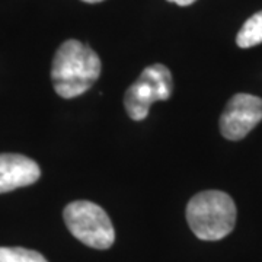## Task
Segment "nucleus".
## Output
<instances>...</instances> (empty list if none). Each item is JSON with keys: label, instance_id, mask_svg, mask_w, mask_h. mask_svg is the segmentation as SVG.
Wrapping results in <instances>:
<instances>
[{"label": "nucleus", "instance_id": "obj_7", "mask_svg": "<svg viewBox=\"0 0 262 262\" xmlns=\"http://www.w3.org/2000/svg\"><path fill=\"white\" fill-rule=\"evenodd\" d=\"M236 42L241 48H251L262 42V10L252 15L237 32Z\"/></svg>", "mask_w": 262, "mask_h": 262}, {"label": "nucleus", "instance_id": "obj_4", "mask_svg": "<svg viewBox=\"0 0 262 262\" xmlns=\"http://www.w3.org/2000/svg\"><path fill=\"white\" fill-rule=\"evenodd\" d=\"M173 92V80L163 64L146 67L139 79L125 92L124 105L131 120L141 121L147 117L150 106L158 101H168Z\"/></svg>", "mask_w": 262, "mask_h": 262}, {"label": "nucleus", "instance_id": "obj_1", "mask_svg": "<svg viewBox=\"0 0 262 262\" xmlns=\"http://www.w3.org/2000/svg\"><path fill=\"white\" fill-rule=\"evenodd\" d=\"M101 60L86 44L67 39L57 50L51 80L58 96L72 99L89 91L101 75Z\"/></svg>", "mask_w": 262, "mask_h": 262}, {"label": "nucleus", "instance_id": "obj_8", "mask_svg": "<svg viewBox=\"0 0 262 262\" xmlns=\"http://www.w3.org/2000/svg\"><path fill=\"white\" fill-rule=\"evenodd\" d=\"M0 262H48L37 251L0 246Z\"/></svg>", "mask_w": 262, "mask_h": 262}, {"label": "nucleus", "instance_id": "obj_3", "mask_svg": "<svg viewBox=\"0 0 262 262\" xmlns=\"http://www.w3.org/2000/svg\"><path fill=\"white\" fill-rule=\"evenodd\" d=\"M63 219L77 241L95 249H110L115 241V230L102 207L91 201H73L66 206Z\"/></svg>", "mask_w": 262, "mask_h": 262}, {"label": "nucleus", "instance_id": "obj_6", "mask_svg": "<svg viewBox=\"0 0 262 262\" xmlns=\"http://www.w3.org/2000/svg\"><path fill=\"white\" fill-rule=\"evenodd\" d=\"M39 177L41 169L35 160L18 153L0 155V194L32 185Z\"/></svg>", "mask_w": 262, "mask_h": 262}, {"label": "nucleus", "instance_id": "obj_10", "mask_svg": "<svg viewBox=\"0 0 262 262\" xmlns=\"http://www.w3.org/2000/svg\"><path fill=\"white\" fill-rule=\"evenodd\" d=\"M82 2H86V3H99L102 0H82Z\"/></svg>", "mask_w": 262, "mask_h": 262}, {"label": "nucleus", "instance_id": "obj_9", "mask_svg": "<svg viewBox=\"0 0 262 262\" xmlns=\"http://www.w3.org/2000/svg\"><path fill=\"white\" fill-rule=\"evenodd\" d=\"M168 2L177 3L178 6H189V5H192L195 0H168Z\"/></svg>", "mask_w": 262, "mask_h": 262}, {"label": "nucleus", "instance_id": "obj_2", "mask_svg": "<svg viewBox=\"0 0 262 262\" xmlns=\"http://www.w3.org/2000/svg\"><path fill=\"white\" fill-rule=\"evenodd\" d=\"M236 214L234 201L223 191H203L187 206L188 225L201 241L214 242L232 233Z\"/></svg>", "mask_w": 262, "mask_h": 262}, {"label": "nucleus", "instance_id": "obj_5", "mask_svg": "<svg viewBox=\"0 0 262 262\" xmlns=\"http://www.w3.org/2000/svg\"><path fill=\"white\" fill-rule=\"evenodd\" d=\"M261 121L262 98L236 94L230 98L220 117V133L227 140H242Z\"/></svg>", "mask_w": 262, "mask_h": 262}]
</instances>
